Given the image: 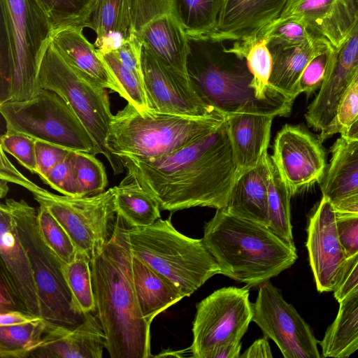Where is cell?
<instances>
[{
    "label": "cell",
    "mask_w": 358,
    "mask_h": 358,
    "mask_svg": "<svg viewBox=\"0 0 358 358\" xmlns=\"http://www.w3.org/2000/svg\"><path fill=\"white\" fill-rule=\"evenodd\" d=\"M37 224L43 241L63 264L69 263L76 257L78 250L73 241L59 222L42 205L37 210Z\"/></svg>",
    "instance_id": "39"
},
{
    "label": "cell",
    "mask_w": 358,
    "mask_h": 358,
    "mask_svg": "<svg viewBox=\"0 0 358 358\" xmlns=\"http://www.w3.org/2000/svg\"><path fill=\"white\" fill-rule=\"evenodd\" d=\"M54 29L66 27L90 28L92 12L97 0H37Z\"/></svg>",
    "instance_id": "37"
},
{
    "label": "cell",
    "mask_w": 358,
    "mask_h": 358,
    "mask_svg": "<svg viewBox=\"0 0 358 358\" xmlns=\"http://www.w3.org/2000/svg\"><path fill=\"white\" fill-rule=\"evenodd\" d=\"M98 53L117 87V93L138 110H148L143 80L124 67L114 51Z\"/></svg>",
    "instance_id": "36"
},
{
    "label": "cell",
    "mask_w": 358,
    "mask_h": 358,
    "mask_svg": "<svg viewBox=\"0 0 358 358\" xmlns=\"http://www.w3.org/2000/svg\"><path fill=\"white\" fill-rule=\"evenodd\" d=\"M224 0H178L180 16L189 39L205 40L217 27Z\"/></svg>",
    "instance_id": "33"
},
{
    "label": "cell",
    "mask_w": 358,
    "mask_h": 358,
    "mask_svg": "<svg viewBox=\"0 0 358 358\" xmlns=\"http://www.w3.org/2000/svg\"><path fill=\"white\" fill-rule=\"evenodd\" d=\"M127 237L132 255L170 280L185 296L220 274L202 239L180 233L170 219L159 218L147 227H129Z\"/></svg>",
    "instance_id": "6"
},
{
    "label": "cell",
    "mask_w": 358,
    "mask_h": 358,
    "mask_svg": "<svg viewBox=\"0 0 358 358\" xmlns=\"http://www.w3.org/2000/svg\"><path fill=\"white\" fill-rule=\"evenodd\" d=\"M114 189L117 214L129 228L147 227L161 218L157 201L136 182L124 178Z\"/></svg>",
    "instance_id": "30"
},
{
    "label": "cell",
    "mask_w": 358,
    "mask_h": 358,
    "mask_svg": "<svg viewBox=\"0 0 358 358\" xmlns=\"http://www.w3.org/2000/svg\"><path fill=\"white\" fill-rule=\"evenodd\" d=\"M266 37L258 40L241 55V59H245L248 69L252 75L249 88L252 90L255 100L266 102L268 98L272 101L285 102L292 104L285 99L273 96L269 88V79L272 70V56L268 48Z\"/></svg>",
    "instance_id": "34"
},
{
    "label": "cell",
    "mask_w": 358,
    "mask_h": 358,
    "mask_svg": "<svg viewBox=\"0 0 358 358\" xmlns=\"http://www.w3.org/2000/svg\"><path fill=\"white\" fill-rule=\"evenodd\" d=\"M358 118V71L339 100L335 117L324 131L320 133L321 143L336 134L347 130Z\"/></svg>",
    "instance_id": "40"
},
{
    "label": "cell",
    "mask_w": 358,
    "mask_h": 358,
    "mask_svg": "<svg viewBox=\"0 0 358 358\" xmlns=\"http://www.w3.org/2000/svg\"><path fill=\"white\" fill-rule=\"evenodd\" d=\"M6 130L24 134L71 151L96 155L87 129L66 101L55 92L41 89L30 99L0 103Z\"/></svg>",
    "instance_id": "10"
},
{
    "label": "cell",
    "mask_w": 358,
    "mask_h": 358,
    "mask_svg": "<svg viewBox=\"0 0 358 358\" xmlns=\"http://www.w3.org/2000/svg\"><path fill=\"white\" fill-rule=\"evenodd\" d=\"M358 284V252L344 262L333 292L335 299L341 301Z\"/></svg>",
    "instance_id": "48"
},
{
    "label": "cell",
    "mask_w": 358,
    "mask_h": 358,
    "mask_svg": "<svg viewBox=\"0 0 358 358\" xmlns=\"http://www.w3.org/2000/svg\"><path fill=\"white\" fill-rule=\"evenodd\" d=\"M0 103L30 99L52 25L37 0H0Z\"/></svg>",
    "instance_id": "4"
},
{
    "label": "cell",
    "mask_w": 358,
    "mask_h": 358,
    "mask_svg": "<svg viewBox=\"0 0 358 358\" xmlns=\"http://www.w3.org/2000/svg\"><path fill=\"white\" fill-rule=\"evenodd\" d=\"M78 196H92L105 191L107 175L103 164L94 155L71 151Z\"/></svg>",
    "instance_id": "38"
},
{
    "label": "cell",
    "mask_w": 358,
    "mask_h": 358,
    "mask_svg": "<svg viewBox=\"0 0 358 358\" xmlns=\"http://www.w3.org/2000/svg\"><path fill=\"white\" fill-rule=\"evenodd\" d=\"M271 166V157L266 152L256 166L240 173L224 208L228 213L268 227Z\"/></svg>",
    "instance_id": "22"
},
{
    "label": "cell",
    "mask_w": 358,
    "mask_h": 358,
    "mask_svg": "<svg viewBox=\"0 0 358 358\" xmlns=\"http://www.w3.org/2000/svg\"><path fill=\"white\" fill-rule=\"evenodd\" d=\"M358 71V18L350 32L335 50L330 74L319 90L317 100L322 106L335 109L345 90Z\"/></svg>",
    "instance_id": "29"
},
{
    "label": "cell",
    "mask_w": 358,
    "mask_h": 358,
    "mask_svg": "<svg viewBox=\"0 0 358 358\" xmlns=\"http://www.w3.org/2000/svg\"><path fill=\"white\" fill-rule=\"evenodd\" d=\"M133 33L164 65L190 78L189 38L180 16L178 0H131Z\"/></svg>",
    "instance_id": "12"
},
{
    "label": "cell",
    "mask_w": 358,
    "mask_h": 358,
    "mask_svg": "<svg viewBox=\"0 0 358 358\" xmlns=\"http://www.w3.org/2000/svg\"><path fill=\"white\" fill-rule=\"evenodd\" d=\"M241 342L231 341L213 348L207 358H238L240 356Z\"/></svg>",
    "instance_id": "51"
},
{
    "label": "cell",
    "mask_w": 358,
    "mask_h": 358,
    "mask_svg": "<svg viewBox=\"0 0 358 358\" xmlns=\"http://www.w3.org/2000/svg\"><path fill=\"white\" fill-rule=\"evenodd\" d=\"M106 349V336L92 313L83 315L76 326L48 321L46 330L29 358H101Z\"/></svg>",
    "instance_id": "20"
},
{
    "label": "cell",
    "mask_w": 358,
    "mask_h": 358,
    "mask_svg": "<svg viewBox=\"0 0 358 358\" xmlns=\"http://www.w3.org/2000/svg\"><path fill=\"white\" fill-rule=\"evenodd\" d=\"M341 136L356 139L358 137V118L347 130L341 133Z\"/></svg>",
    "instance_id": "53"
},
{
    "label": "cell",
    "mask_w": 358,
    "mask_h": 358,
    "mask_svg": "<svg viewBox=\"0 0 358 358\" xmlns=\"http://www.w3.org/2000/svg\"><path fill=\"white\" fill-rule=\"evenodd\" d=\"M336 48L329 45L317 53L303 71L297 84V92L308 95L320 90L331 71Z\"/></svg>",
    "instance_id": "41"
},
{
    "label": "cell",
    "mask_w": 358,
    "mask_h": 358,
    "mask_svg": "<svg viewBox=\"0 0 358 358\" xmlns=\"http://www.w3.org/2000/svg\"><path fill=\"white\" fill-rule=\"evenodd\" d=\"M349 1L358 14V0H349Z\"/></svg>",
    "instance_id": "56"
},
{
    "label": "cell",
    "mask_w": 358,
    "mask_h": 358,
    "mask_svg": "<svg viewBox=\"0 0 358 358\" xmlns=\"http://www.w3.org/2000/svg\"><path fill=\"white\" fill-rule=\"evenodd\" d=\"M203 243L220 274L250 288L278 275L297 259L290 245L266 226L217 209L203 227Z\"/></svg>",
    "instance_id": "3"
},
{
    "label": "cell",
    "mask_w": 358,
    "mask_h": 358,
    "mask_svg": "<svg viewBox=\"0 0 358 358\" xmlns=\"http://www.w3.org/2000/svg\"><path fill=\"white\" fill-rule=\"evenodd\" d=\"M38 83L66 101L90 135L96 154L106 158L115 175L122 173V160L106 145L113 115L106 88L71 68L50 42L41 64Z\"/></svg>",
    "instance_id": "8"
},
{
    "label": "cell",
    "mask_w": 358,
    "mask_h": 358,
    "mask_svg": "<svg viewBox=\"0 0 358 358\" xmlns=\"http://www.w3.org/2000/svg\"><path fill=\"white\" fill-rule=\"evenodd\" d=\"M125 178L134 180L174 212L192 207L226 208L240 174L226 122L216 131L171 154L138 159L121 156Z\"/></svg>",
    "instance_id": "1"
},
{
    "label": "cell",
    "mask_w": 358,
    "mask_h": 358,
    "mask_svg": "<svg viewBox=\"0 0 358 358\" xmlns=\"http://www.w3.org/2000/svg\"><path fill=\"white\" fill-rule=\"evenodd\" d=\"M241 358H271L273 355L268 338L264 336L255 341L252 344L239 356Z\"/></svg>",
    "instance_id": "49"
},
{
    "label": "cell",
    "mask_w": 358,
    "mask_h": 358,
    "mask_svg": "<svg viewBox=\"0 0 358 358\" xmlns=\"http://www.w3.org/2000/svg\"><path fill=\"white\" fill-rule=\"evenodd\" d=\"M8 182L4 180L1 179L0 182V196L1 198H3L6 196L8 192V186L7 185Z\"/></svg>",
    "instance_id": "55"
},
{
    "label": "cell",
    "mask_w": 358,
    "mask_h": 358,
    "mask_svg": "<svg viewBox=\"0 0 358 358\" xmlns=\"http://www.w3.org/2000/svg\"><path fill=\"white\" fill-rule=\"evenodd\" d=\"M288 0H224L214 31L205 40L213 42L234 41L224 48L240 57L242 52L259 39L278 21Z\"/></svg>",
    "instance_id": "16"
},
{
    "label": "cell",
    "mask_w": 358,
    "mask_h": 358,
    "mask_svg": "<svg viewBox=\"0 0 358 358\" xmlns=\"http://www.w3.org/2000/svg\"><path fill=\"white\" fill-rule=\"evenodd\" d=\"M35 142L36 139L24 134L6 130L1 136L0 148L31 173L37 174Z\"/></svg>",
    "instance_id": "43"
},
{
    "label": "cell",
    "mask_w": 358,
    "mask_h": 358,
    "mask_svg": "<svg viewBox=\"0 0 358 358\" xmlns=\"http://www.w3.org/2000/svg\"><path fill=\"white\" fill-rule=\"evenodd\" d=\"M141 67L148 110L192 117H205L222 109L210 103L187 78L164 65L143 45Z\"/></svg>",
    "instance_id": "14"
},
{
    "label": "cell",
    "mask_w": 358,
    "mask_h": 358,
    "mask_svg": "<svg viewBox=\"0 0 358 358\" xmlns=\"http://www.w3.org/2000/svg\"><path fill=\"white\" fill-rule=\"evenodd\" d=\"M5 203L31 264L42 317L58 324H78L83 315L74 305L64 275L63 262L41 235L37 224V210L24 200L8 199Z\"/></svg>",
    "instance_id": "9"
},
{
    "label": "cell",
    "mask_w": 358,
    "mask_h": 358,
    "mask_svg": "<svg viewBox=\"0 0 358 358\" xmlns=\"http://www.w3.org/2000/svg\"><path fill=\"white\" fill-rule=\"evenodd\" d=\"M287 17L302 21L314 34L338 48L358 14L349 0H288L280 19Z\"/></svg>",
    "instance_id": "21"
},
{
    "label": "cell",
    "mask_w": 358,
    "mask_h": 358,
    "mask_svg": "<svg viewBox=\"0 0 358 358\" xmlns=\"http://www.w3.org/2000/svg\"><path fill=\"white\" fill-rule=\"evenodd\" d=\"M0 254L1 282L20 310L42 317L31 264L5 203L0 205Z\"/></svg>",
    "instance_id": "19"
},
{
    "label": "cell",
    "mask_w": 358,
    "mask_h": 358,
    "mask_svg": "<svg viewBox=\"0 0 358 358\" xmlns=\"http://www.w3.org/2000/svg\"><path fill=\"white\" fill-rule=\"evenodd\" d=\"M229 111L205 117L138 110L127 103L113 115L106 145L115 156L138 159L162 157L179 150L219 129Z\"/></svg>",
    "instance_id": "5"
},
{
    "label": "cell",
    "mask_w": 358,
    "mask_h": 358,
    "mask_svg": "<svg viewBox=\"0 0 358 358\" xmlns=\"http://www.w3.org/2000/svg\"><path fill=\"white\" fill-rule=\"evenodd\" d=\"M356 139H358V137Z\"/></svg>",
    "instance_id": "57"
},
{
    "label": "cell",
    "mask_w": 358,
    "mask_h": 358,
    "mask_svg": "<svg viewBox=\"0 0 358 358\" xmlns=\"http://www.w3.org/2000/svg\"><path fill=\"white\" fill-rule=\"evenodd\" d=\"M185 350L181 351H173V350H165L164 352H160L157 355H155L152 357H183V353H185Z\"/></svg>",
    "instance_id": "54"
},
{
    "label": "cell",
    "mask_w": 358,
    "mask_h": 358,
    "mask_svg": "<svg viewBox=\"0 0 358 358\" xmlns=\"http://www.w3.org/2000/svg\"><path fill=\"white\" fill-rule=\"evenodd\" d=\"M42 181L62 194L78 196L71 151L51 169Z\"/></svg>",
    "instance_id": "44"
},
{
    "label": "cell",
    "mask_w": 358,
    "mask_h": 358,
    "mask_svg": "<svg viewBox=\"0 0 358 358\" xmlns=\"http://www.w3.org/2000/svg\"><path fill=\"white\" fill-rule=\"evenodd\" d=\"M331 152L330 164L320 185L322 196L334 201L358 190V139L341 136Z\"/></svg>",
    "instance_id": "27"
},
{
    "label": "cell",
    "mask_w": 358,
    "mask_h": 358,
    "mask_svg": "<svg viewBox=\"0 0 358 358\" xmlns=\"http://www.w3.org/2000/svg\"><path fill=\"white\" fill-rule=\"evenodd\" d=\"M90 28L96 32L98 52L116 50L133 34L131 0H97Z\"/></svg>",
    "instance_id": "26"
},
{
    "label": "cell",
    "mask_w": 358,
    "mask_h": 358,
    "mask_svg": "<svg viewBox=\"0 0 358 358\" xmlns=\"http://www.w3.org/2000/svg\"><path fill=\"white\" fill-rule=\"evenodd\" d=\"M90 262L88 255L78 251L72 261L63 265L64 275L74 305L82 315L95 310Z\"/></svg>",
    "instance_id": "35"
},
{
    "label": "cell",
    "mask_w": 358,
    "mask_h": 358,
    "mask_svg": "<svg viewBox=\"0 0 358 358\" xmlns=\"http://www.w3.org/2000/svg\"><path fill=\"white\" fill-rule=\"evenodd\" d=\"M329 45L320 36L299 45H267L273 61L269 79L273 96L293 103L299 95L297 84L305 67L317 53Z\"/></svg>",
    "instance_id": "23"
},
{
    "label": "cell",
    "mask_w": 358,
    "mask_h": 358,
    "mask_svg": "<svg viewBox=\"0 0 358 358\" xmlns=\"http://www.w3.org/2000/svg\"><path fill=\"white\" fill-rule=\"evenodd\" d=\"M332 203L336 211L358 214V190Z\"/></svg>",
    "instance_id": "52"
},
{
    "label": "cell",
    "mask_w": 358,
    "mask_h": 358,
    "mask_svg": "<svg viewBox=\"0 0 358 358\" xmlns=\"http://www.w3.org/2000/svg\"><path fill=\"white\" fill-rule=\"evenodd\" d=\"M37 174L43 180L51 169L62 161L71 151L63 147L36 140Z\"/></svg>",
    "instance_id": "46"
},
{
    "label": "cell",
    "mask_w": 358,
    "mask_h": 358,
    "mask_svg": "<svg viewBox=\"0 0 358 358\" xmlns=\"http://www.w3.org/2000/svg\"><path fill=\"white\" fill-rule=\"evenodd\" d=\"M319 36L314 34L301 20L287 17L279 19L268 29L266 37L268 45L294 46L303 44Z\"/></svg>",
    "instance_id": "42"
},
{
    "label": "cell",
    "mask_w": 358,
    "mask_h": 358,
    "mask_svg": "<svg viewBox=\"0 0 358 358\" xmlns=\"http://www.w3.org/2000/svg\"><path fill=\"white\" fill-rule=\"evenodd\" d=\"M340 242L349 258L358 252V214L336 211Z\"/></svg>",
    "instance_id": "45"
},
{
    "label": "cell",
    "mask_w": 358,
    "mask_h": 358,
    "mask_svg": "<svg viewBox=\"0 0 358 358\" xmlns=\"http://www.w3.org/2000/svg\"><path fill=\"white\" fill-rule=\"evenodd\" d=\"M48 321L39 317L33 321L0 326V357L29 358L41 340Z\"/></svg>",
    "instance_id": "32"
},
{
    "label": "cell",
    "mask_w": 358,
    "mask_h": 358,
    "mask_svg": "<svg viewBox=\"0 0 358 358\" xmlns=\"http://www.w3.org/2000/svg\"><path fill=\"white\" fill-rule=\"evenodd\" d=\"M306 246L317 291L333 292L347 256L340 242L335 208L326 196L309 217Z\"/></svg>",
    "instance_id": "17"
},
{
    "label": "cell",
    "mask_w": 358,
    "mask_h": 358,
    "mask_svg": "<svg viewBox=\"0 0 358 358\" xmlns=\"http://www.w3.org/2000/svg\"><path fill=\"white\" fill-rule=\"evenodd\" d=\"M292 196L288 187L271 159L268 191V228L282 240L294 245L290 211Z\"/></svg>",
    "instance_id": "31"
},
{
    "label": "cell",
    "mask_w": 358,
    "mask_h": 358,
    "mask_svg": "<svg viewBox=\"0 0 358 358\" xmlns=\"http://www.w3.org/2000/svg\"><path fill=\"white\" fill-rule=\"evenodd\" d=\"M39 317L19 310L0 312V326H9L33 321Z\"/></svg>",
    "instance_id": "50"
},
{
    "label": "cell",
    "mask_w": 358,
    "mask_h": 358,
    "mask_svg": "<svg viewBox=\"0 0 358 358\" xmlns=\"http://www.w3.org/2000/svg\"><path fill=\"white\" fill-rule=\"evenodd\" d=\"M271 157L292 196L320 183L327 170L322 143L299 125L285 124L278 131Z\"/></svg>",
    "instance_id": "15"
},
{
    "label": "cell",
    "mask_w": 358,
    "mask_h": 358,
    "mask_svg": "<svg viewBox=\"0 0 358 358\" xmlns=\"http://www.w3.org/2000/svg\"><path fill=\"white\" fill-rule=\"evenodd\" d=\"M143 44L133 33L114 52L122 64L143 79L141 52Z\"/></svg>",
    "instance_id": "47"
},
{
    "label": "cell",
    "mask_w": 358,
    "mask_h": 358,
    "mask_svg": "<svg viewBox=\"0 0 358 358\" xmlns=\"http://www.w3.org/2000/svg\"><path fill=\"white\" fill-rule=\"evenodd\" d=\"M132 273L138 305L150 324L157 315L185 297L170 280L134 255Z\"/></svg>",
    "instance_id": "25"
},
{
    "label": "cell",
    "mask_w": 358,
    "mask_h": 358,
    "mask_svg": "<svg viewBox=\"0 0 358 358\" xmlns=\"http://www.w3.org/2000/svg\"><path fill=\"white\" fill-rule=\"evenodd\" d=\"M338 303L336 317L319 342L323 357L347 358L358 350V284Z\"/></svg>",
    "instance_id": "28"
},
{
    "label": "cell",
    "mask_w": 358,
    "mask_h": 358,
    "mask_svg": "<svg viewBox=\"0 0 358 358\" xmlns=\"http://www.w3.org/2000/svg\"><path fill=\"white\" fill-rule=\"evenodd\" d=\"M249 287H222L196 304L193 341L188 348L194 358H207L217 346L240 341L252 319Z\"/></svg>",
    "instance_id": "11"
},
{
    "label": "cell",
    "mask_w": 358,
    "mask_h": 358,
    "mask_svg": "<svg viewBox=\"0 0 358 358\" xmlns=\"http://www.w3.org/2000/svg\"><path fill=\"white\" fill-rule=\"evenodd\" d=\"M252 319L285 358H320L318 341L310 325L269 280L259 286Z\"/></svg>",
    "instance_id": "13"
},
{
    "label": "cell",
    "mask_w": 358,
    "mask_h": 358,
    "mask_svg": "<svg viewBox=\"0 0 358 358\" xmlns=\"http://www.w3.org/2000/svg\"><path fill=\"white\" fill-rule=\"evenodd\" d=\"M128 228L117 214L113 236L91 259L94 313L111 358H148L152 357L151 324L143 316L136 294Z\"/></svg>",
    "instance_id": "2"
},
{
    "label": "cell",
    "mask_w": 358,
    "mask_h": 358,
    "mask_svg": "<svg viewBox=\"0 0 358 358\" xmlns=\"http://www.w3.org/2000/svg\"><path fill=\"white\" fill-rule=\"evenodd\" d=\"M0 178L29 190L67 232L77 250L92 256L113 236L117 212L115 189L92 196L58 195L43 189L21 173L0 148Z\"/></svg>",
    "instance_id": "7"
},
{
    "label": "cell",
    "mask_w": 358,
    "mask_h": 358,
    "mask_svg": "<svg viewBox=\"0 0 358 358\" xmlns=\"http://www.w3.org/2000/svg\"><path fill=\"white\" fill-rule=\"evenodd\" d=\"M50 43L74 70L104 88L118 92L117 87L94 45L84 36L83 27H66L54 29Z\"/></svg>",
    "instance_id": "24"
},
{
    "label": "cell",
    "mask_w": 358,
    "mask_h": 358,
    "mask_svg": "<svg viewBox=\"0 0 358 358\" xmlns=\"http://www.w3.org/2000/svg\"><path fill=\"white\" fill-rule=\"evenodd\" d=\"M282 107L245 102L229 111L226 120L233 157L240 173L256 166L267 152L273 119L289 114Z\"/></svg>",
    "instance_id": "18"
}]
</instances>
